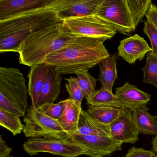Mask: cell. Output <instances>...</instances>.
Listing matches in <instances>:
<instances>
[{
  "label": "cell",
  "mask_w": 157,
  "mask_h": 157,
  "mask_svg": "<svg viewBox=\"0 0 157 157\" xmlns=\"http://www.w3.org/2000/svg\"><path fill=\"white\" fill-rule=\"evenodd\" d=\"M101 39L81 36L51 53L43 63L60 74H76L90 69L110 56Z\"/></svg>",
  "instance_id": "cell-1"
},
{
  "label": "cell",
  "mask_w": 157,
  "mask_h": 157,
  "mask_svg": "<svg viewBox=\"0 0 157 157\" xmlns=\"http://www.w3.org/2000/svg\"><path fill=\"white\" fill-rule=\"evenodd\" d=\"M61 22L56 12L48 7L0 21V53H18L21 44L31 35Z\"/></svg>",
  "instance_id": "cell-2"
},
{
  "label": "cell",
  "mask_w": 157,
  "mask_h": 157,
  "mask_svg": "<svg viewBox=\"0 0 157 157\" xmlns=\"http://www.w3.org/2000/svg\"><path fill=\"white\" fill-rule=\"evenodd\" d=\"M81 36L74 34L63 23L44 27L31 35L21 44L19 63L31 67L43 64L48 56L73 43Z\"/></svg>",
  "instance_id": "cell-3"
},
{
  "label": "cell",
  "mask_w": 157,
  "mask_h": 157,
  "mask_svg": "<svg viewBox=\"0 0 157 157\" xmlns=\"http://www.w3.org/2000/svg\"><path fill=\"white\" fill-rule=\"evenodd\" d=\"M150 6L147 0H102L94 14L120 33L129 35L136 31Z\"/></svg>",
  "instance_id": "cell-4"
},
{
  "label": "cell",
  "mask_w": 157,
  "mask_h": 157,
  "mask_svg": "<svg viewBox=\"0 0 157 157\" xmlns=\"http://www.w3.org/2000/svg\"><path fill=\"white\" fill-rule=\"evenodd\" d=\"M23 132L26 137L57 139L69 140V137L57 120L46 115L31 105L24 118Z\"/></svg>",
  "instance_id": "cell-5"
},
{
  "label": "cell",
  "mask_w": 157,
  "mask_h": 157,
  "mask_svg": "<svg viewBox=\"0 0 157 157\" xmlns=\"http://www.w3.org/2000/svg\"><path fill=\"white\" fill-rule=\"evenodd\" d=\"M24 150L31 156L40 152H47L63 157H78L81 155L90 156L87 148L70 140L53 138H35L27 140Z\"/></svg>",
  "instance_id": "cell-6"
},
{
  "label": "cell",
  "mask_w": 157,
  "mask_h": 157,
  "mask_svg": "<svg viewBox=\"0 0 157 157\" xmlns=\"http://www.w3.org/2000/svg\"><path fill=\"white\" fill-rule=\"evenodd\" d=\"M27 92L25 78L20 70L0 67V93L25 113L28 109Z\"/></svg>",
  "instance_id": "cell-7"
},
{
  "label": "cell",
  "mask_w": 157,
  "mask_h": 157,
  "mask_svg": "<svg viewBox=\"0 0 157 157\" xmlns=\"http://www.w3.org/2000/svg\"><path fill=\"white\" fill-rule=\"evenodd\" d=\"M63 23L74 34L104 41L111 39L117 33L115 28L95 14L68 19Z\"/></svg>",
  "instance_id": "cell-8"
},
{
  "label": "cell",
  "mask_w": 157,
  "mask_h": 157,
  "mask_svg": "<svg viewBox=\"0 0 157 157\" xmlns=\"http://www.w3.org/2000/svg\"><path fill=\"white\" fill-rule=\"evenodd\" d=\"M102 0H51L48 8L56 13L57 17L65 20L95 14Z\"/></svg>",
  "instance_id": "cell-9"
},
{
  "label": "cell",
  "mask_w": 157,
  "mask_h": 157,
  "mask_svg": "<svg viewBox=\"0 0 157 157\" xmlns=\"http://www.w3.org/2000/svg\"><path fill=\"white\" fill-rule=\"evenodd\" d=\"M69 140L87 148L92 156H110L122 150V143L110 136L68 134Z\"/></svg>",
  "instance_id": "cell-10"
},
{
  "label": "cell",
  "mask_w": 157,
  "mask_h": 157,
  "mask_svg": "<svg viewBox=\"0 0 157 157\" xmlns=\"http://www.w3.org/2000/svg\"><path fill=\"white\" fill-rule=\"evenodd\" d=\"M112 138L121 143L135 144L139 140V133L134 123L132 111L127 108H121L117 119L110 125Z\"/></svg>",
  "instance_id": "cell-11"
},
{
  "label": "cell",
  "mask_w": 157,
  "mask_h": 157,
  "mask_svg": "<svg viewBox=\"0 0 157 157\" xmlns=\"http://www.w3.org/2000/svg\"><path fill=\"white\" fill-rule=\"evenodd\" d=\"M117 51L119 57L132 64L137 60H142L147 54L151 52L152 49L143 37L135 34L121 40Z\"/></svg>",
  "instance_id": "cell-12"
},
{
  "label": "cell",
  "mask_w": 157,
  "mask_h": 157,
  "mask_svg": "<svg viewBox=\"0 0 157 157\" xmlns=\"http://www.w3.org/2000/svg\"><path fill=\"white\" fill-rule=\"evenodd\" d=\"M51 0H0V21L30 11L46 8Z\"/></svg>",
  "instance_id": "cell-13"
},
{
  "label": "cell",
  "mask_w": 157,
  "mask_h": 157,
  "mask_svg": "<svg viewBox=\"0 0 157 157\" xmlns=\"http://www.w3.org/2000/svg\"><path fill=\"white\" fill-rule=\"evenodd\" d=\"M115 95L119 101L121 108H127L132 112L136 108L147 105L151 96L128 82L122 87L116 88Z\"/></svg>",
  "instance_id": "cell-14"
},
{
  "label": "cell",
  "mask_w": 157,
  "mask_h": 157,
  "mask_svg": "<svg viewBox=\"0 0 157 157\" xmlns=\"http://www.w3.org/2000/svg\"><path fill=\"white\" fill-rule=\"evenodd\" d=\"M61 80V74L52 68L49 67L36 107H40L45 104L54 103L60 94Z\"/></svg>",
  "instance_id": "cell-15"
},
{
  "label": "cell",
  "mask_w": 157,
  "mask_h": 157,
  "mask_svg": "<svg viewBox=\"0 0 157 157\" xmlns=\"http://www.w3.org/2000/svg\"><path fill=\"white\" fill-rule=\"evenodd\" d=\"M30 68L31 69L28 75V93L32 100V105L36 107L49 67L43 63Z\"/></svg>",
  "instance_id": "cell-16"
},
{
  "label": "cell",
  "mask_w": 157,
  "mask_h": 157,
  "mask_svg": "<svg viewBox=\"0 0 157 157\" xmlns=\"http://www.w3.org/2000/svg\"><path fill=\"white\" fill-rule=\"evenodd\" d=\"M78 135H94L111 136L110 125L104 124L92 117L87 111L82 110L78 129L74 134Z\"/></svg>",
  "instance_id": "cell-17"
},
{
  "label": "cell",
  "mask_w": 157,
  "mask_h": 157,
  "mask_svg": "<svg viewBox=\"0 0 157 157\" xmlns=\"http://www.w3.org/2000/svg\"><path fill=\"white\" fill-rule=\"evenodd\" d=\"M132 113L134 123L139 134L157 135V116L150 114L147 105L136 108Z\"/></svg>",
  "instance_id": "cell-18"
},
{
  "label": "cell",
  "mask_w": 157,
  "mask_h": 157,
  "mask_svg": "<svg viewBox=\"0 0 157 157\" xmlns=\"http://www.w3.org/2000/svg\"><path fill=\"white\" fill-rule=\"evenodd\" d=\"M82 110L76 102L67 99L66 109L57 121L67 135L74 134L77 131Z\"/></svg>",
  "instance_id": "cell-19"
},
{
  "label": "cell",
  "mask_w": 157,
  "mask_h": 157,
  "mask_svg": "<svg viewBox=\"0 0 157 157\" xmlns=\"http://www.w3.org/2000/svg\"><path fill=\"white\" fill-rule=\"evenodd\" d=\"M100 74L98 80L101 88L113 92L114 83L117 78V57L115 54L110 55L99 63Z\"/></svg>",
  "instance_id": "cell-20"
},
{
  "label": "cell",
  "mask_w": 157,
  "mask_h": 157,
  "mask_svg": "<svg viewBox=\"0 0 157 157\" xmlns=\"http://www.w3.org/2000/svg\"><path fill=\"white\" fill-rule=\"evenodd\" d=\"M86 99L89 106H111L121 108L119 101L113 92L103 88L96 90Z\"/></svg>",
  "instance_id": "cell-21"
},
{
  "label": "cell",
  "mask_w": 157,
  "mask_h": 157,
  "mask_svg": "<svg viewBox=\"0 0 157 157\" xmlns=\"http://www.w3.org/2000/svg\"><path fill=\"white\" fill-rule=\"evenodd\" d=\"M87 111L98 122L110 125L118 118L121 108L111 106H89Z\"/></svg>",
  "instance_id": "cell-22"
},
{
  "label": "cell",
  "mask_w": 157,
  "mask_h": 157,
  "mask_svg": "<svg viewBox=\"0 0 157 157\" xmlns=\"http://www.w3.org/2000/svg\"><path fill=\"white\" fill-rule=\"evenodd\" d=\"M0 125L10 130L14 136L23 131L25 127L20 117L1 109H0Z\"/></svg>",
  "instance_id": "cell-23"
},
{
  "label": "cell",
  "mask_w": 157,
  "mask_h": 157,
  "mask_svg": "<svg viewBox=\"0 0 157 157\" xmlns=\"http://www.w3.org/2000/svg\"><path fill=\"white\" fill-rule=\"evenodd\" d=\"M142 71L143 82L151 84L157 89V56L151 52L147 54L146 65Z\"/></svg>",
  "instance_id": "cell-24"
},
{
  "label": "cell",
  "mask_w": 157,
  "mask_h": 157,
  "mask_svg": "<svg viewBox=\"0 0 157 157\" xmlns=\"http://www.w3.org/2000/svg\"><path fill=\"white\" fill-rule=\"evenodd\" d=\"M76 74L77 82L82 90L84 97L90 96L96 90L97 80L90 75L88 70L79 71Z\"/></svg>",
  "instance_id": "cell-25"
},
{
  "label": "cell",
  "mask_w": 157,
  "mask_h": 157,
  "mask_svg": "<svg viewBox=\"0 0 157 157\" xmlns=\"http://www.w3.org/2000/svg\"><path fill=\"white\" fill-rule=\"evenodd\" d=\"M67 99L58 103L45 104L36 108L46 115L57 121L65 111Z\"/></svg>",
  "instance_id": "cell-26"
},
{
  "label": "cell",
  "mask_w": 157,
  "mask_h": 157,
  "mask_svg": "<svg viewBox=\"0 0 157 157\" xmlns=\"http://www.w3.org/2000/svg\"><path fill=\"white\" fill-rule=\"evenodd\" d=\"M65 80L67 82L65 84V87L69 94L68 99L76 102L79 107L82 108V102L84 95L77 82L76 78L71 77L69 78H65Z\"/></svg>",
  "instance_id": "cell-27"
},
{
  "label": "cell",
  "mask_w": 157,
  "mask_h": 157,
  "mask_svg": "<svg viewBox=\"0 0 157 157\" xmlns=\"http://www.w3.org/2000/svg\"><path fill=\"white\" fill-rule=\"evenodd\" d=\"M143 32L148 37L151 44V53L157 56V30L147 21H144Z\"/></svg>",
  "instance_id": "cell-28"
},
{
  "label": "cell",
  "mask_w": 157,
  "mask_h": 157,
  "mask_svg": "<svg viewBox=\"0 0 157 157\" xmlns=\"http://www.w3.org/2000/svg\"><path fill=\"white\" fill-rule=\"evenodd\" d=\"M0 109L17 115L20 117L25 116V113L22 112L14 103L11 101L4 94L0 93Z\"/></svg>",
  "instance_id": "cell-29"
},
{
  "label": "cell",
  "mask_w": 157,
  "mask_h": 157,
  "mask_svg": "<svg viewBox=\"0 0 157 157\" xmlns=\"http://www.w3.org/2000/svg\"><path fill=\"white\" fill-rule=\"evenodd\" d=\"M155 154L153 150L132 147L128 149L124 157H152Z\"/></svg>",
  "instance_id": "cell-30"
},
{
  "label": "cell",
  "mask_w": 157,
  "mask_h": 157,
  "mask_svg": "<svg viewBox=\"0 0 157 157\" xmlns=\"http://www.w3.org/2000/svg\"><path fill=\"white\" fill-rule=\"evenodd\" d=\"M147 21L151 23L157 30V7L153 4L150 6L145 15Z\"/></svg>",
  "instance_id": "cell-31"
},
{
  "label": "cell",
  "mask_w": 157,
  "mask_h": 157,
  "mask_svg": "<svg viewBox=\"0 0 157 157\" xmlns=\"http://www.w3.org/2000/svg\"><path fill=\"white\" fill-rule=\"evenodd\" d=\"M12 151V148L10 147L2 139V136L0 137V157H10Z\"/></svg>",
  "instance_id": "cell-32"
},
{
  "label": "cell",
  "mask_w": 157,
  "mask_h": 157,
  "mask_svg": "<svg viewBox=\"0 0 157 157\" xmlns=\"http://www.w3.org/2000/svg\"><path fill=\"white\" fill-rule=\"evenodd\" d=\"M151 144H152V148L153 149L152 150L155 153L157 154V135L152 138Z\"/></svg>",
  "instance_id": "cell-33"
},
{
  "label": "cell",
  "mask_w": 157,
  "mask_h": 157,
  "mask_svg": "<svg viewBox=\"0 0 157 157\" xmlns=\"http://www.w3.org/2000/svg\"><path fill=\"white\" fill-rule=\"evenodd\" d=\"M90 157H103V156H99V155H97V156H91Z\"/></svg>",
  "instance_id": "cell-34"
},
{
  "label": "cell",
  "mask_w": 157,
  "mask_h": 157,
  "mask_svg": "<svg viewBox=\"0 0 157 157\" xmlns=\"http://www.w3.org/2000/svg\"><path fill=\"white\" fill-rule=\"evenodd\" d=\"M152 157H157V154H155V155H154V156H153Z\"/></svg>",
  "instance_id": "cell-35"
},
{
  "label": "cell",
  "mask_w": 157,
  "mask_h": 157,
  "mask_svg": "<svg viewBox=\"0 0 157 157\" xmlns=\"http://www.w3.org/2000/svg\"><path fill=\"white\" fill-rule=\"evenodd\" d=\"M10 157H13V156H10Z\"/></svg>",
  "instance_id": "cell-36"
}]
</instances>
